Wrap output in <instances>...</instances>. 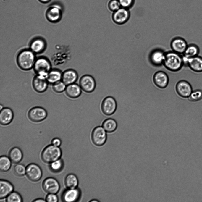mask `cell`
Returning <instances> with one entry per match:
<instances>
[{"label": "cell", "instance_id": "1", "mask_svg": "<svg viewBox=\"0 0 202 202\" xmlns=\"http://www.w3.org/2000/svg\"><path fill=\"white\" fill-rule=\"evenodd\" d=\"M163 65L170 72L179 71L184 66L182 55L172 50L165 52Z\"/></svg>", "mask_w": 202, "mask_h": 202}, {"label": "cell", "instance_id": "2", "mask_svg": "<svg viewBox=\"0 0 202 202\" xmlns=\"http://www.w3.org/2000/svg\"><path fill=\"white\" fill-rule=\"evenodd\" d=\"M35 53L30 49L22 50L18 54L17 63L19 67L25 70L33 68L36 59Z\"/></svg>", "mask_w": 202, "mask_h": 202}, {"label": "cell", "instance_id": "3", "mask_svg": "<svg viewBox=\"0 0 202 202\" xmlns=\"http://www.w3.org/2000/svg\"><path fill=\"white\" fill-rule=\"evenodd\" d=\"M62 154L61 150L59 147L51 144L44 148L41 153V156L44 162L50 164L60 159Z\"/></svg>", "mask_w": 202, "mask_h": 202}, {"label": "cell", "instance_id": "4", "mask_svg": "<svg viewBox=\"0 0 202 202\" xmlns=\"http://www.w3.org/2000/svg\"><path fill=\"white\" fill-rule=\"evenodd\" d=\"M33 68L36 75L46 77L51 70L50 62L44 57L36 59Z\"/></svg>", "mask_w": 202, "mask_h": 202}, {"label": "cell", "instance_id": "5", "mask_svg": "<svg viewBox=\"0 0 202 202\" xmlns=\"http://www.w3.org/2000/svg\"><path fill=\"white\" fill-rule=\"evenodd\" d=\"M106 132L102 126L96 127L91 133V139L93 143L97 146H101L106 143L107 140Z\"/></svg>", "mask_w": 202, "mask_h": 202}, {"label": "cell", "instance_id": "6", "mask_svg": "<svg viewBox=\"0 0 202 202\" xmlns=\"http://www.w3.org/2000/svg\"><path fill=\"white\" fill-rule=\"evenodd\" d=\"M117 104L115 98L111 96L104 98L102 101L101 108L102 112L106 116H111L116 111Z\"/></svg>", "mask_w": 202, "mask_h": 202}, {"label": "cell", "instance_id": "7", "mask_svg": "<svg viewBox=\"0 0 202 202\" xmlns=\"http://www.w3.org/2000/svg\"><path fill=\"white\" fill-rule=\"evenodd\" d=\"M96 82L94 78L88 74L82 76L79 80V85L85 92L91 93L93 92L96 87Z\"/></svg>", "mask_w": 202, "mask_h": 202}, {"label": "cell", "instance_id": "8", "mask_svg": "<svg viewBox=\"0 0 202 202\" xmlns=\"http://www.w3.org/2000/svg\"><path fill=\"white\" fill-rule=\"evenodd\" d=\"M28 117L31 121L35 122H41L47 117V113L46 110L41 107L32 108L29 111Z\"/></svg>", "mask_w": 202, "mask_h": 202}, {"label": "cell", "instance_id": "9", "mask_svg": "<svg viewBox=\"0 0 202 202\" xmlns=\"http://www.w3.org/2000/svg\"><path fill=\"white\" fill-rule=\"evenodd\" d=\"M130 16V13L129 9L121 7L113 12L111 17L114 23L118 25H122L128 21Z\"/></svg>", "mask_w": 202, "mask_h": 202}, {"label": "cell", "instance_id": "10", "mask_svg": "<svg viewBox=\"0 0 202 202\" xmlns=\"http://www.w3.org/2000/svg\"><path fill=\"white\" fill-rule=\"evenodd\" d=\"M62 12V8L60 5L57 4H53L47 10L46 16L50 22H56L61 18Z\"/></svg>", "mask_w": 202, "mask_h": 202}, {"label": "cell", "instance_id": "11", "mask_svg": "<svg viewBox=\"0 0 202 202\" xmlns=\"http://www.w3.org/2000/svg\"><path fill=\"white\" fill-rule=\"evenodd\" d=\"M25 174L28 178L33 182H37L40 180L42 175V170L37 164L31 163L26 168Z\"/></svg>", "mask_w": 202, "mask_h": 202}, {"label": "cell", "instance_id": "12", "mask_svg": "<svg viewBox=\"0 0 202 202\" xmlns=\"http://www.w3.org/2000/svg\"><path fill=\"white\" fill-rule=\"evenodd\" d=\"M165 52L161 49L153 50L150 53L149 59L153 66L159 67L163 65L165 57Z\"/></svg>", "mask_w": 202, "mask_h": 202}, {"label": "cell", "instance_id": "13", "mask_svg": "<svg viewBox=\"0 0 202 202\" xmlns=\"http://www.w3.org/2000/svg\"><path fill=\"white\" fill-rule=\"evenodd\" d=\"M42 187L46 192L55 194L59 192L60 188L58 181L52 177H49L44 180L42 183Z\"/></svg>", "mask_w": 202, "mask_h": 202}, {"label": "cell", "instance_id": "14", "mask_svg": "<svg viewBox=\"0 0 202 202\" xmlns=\"http://www.w3.org/2000/svg\"><path fill=\"white\" fill-rule=\"evenodd\" d=\"M188 46L186 41L180 37L173 38L170 43L171 50L182 55L185 52Z\"/></svg>", "mask_w": 202, "mask_h": 202}, {"label": "cell", "instance_id": "15", "mask_svg": "<svg viewBox=\"0 0 202 202\" xmlns=\"http://www.w3.org/2000/svg\"><path fill=\"white\" fill-rule=\"evenodd\" d=\"M176 90L178 94L184 98H188L193 91L190 83L185 80L178 82L176 85Z\"/></svg>", "mask_w": 202, "mask_h": 202}, {"label": "cell", "instance_id": "16", "mask_svg": "<svg viewBox=\"0 0 202 202\" xmlns=\"http://www.w3.org/2000/svg\"><path fill=\"white\" fill-rule=\"evenodd\" d=\"M153 79L155 84L161 88H166L169 81L168 74L165 72L161 70L154 72L153 75Z\"/></svg>", "mask_w": 202, "mask_h": 202}, {"label": "cell", "instance_id": "17", "mask_svg": "<svg viewBox=\"0 0 202 202\" xmlns=\"http://www.w3.org/2000/svg\"><path fill=\"white\" fill-rule=\"evenodd\" d=\"M49 83L46 77L36 75L33 79L32 85L37 92L42 93L47 89Z\"/></svg>", "mask_w": 202, "mask_h": 202}, {"label": "cell", "instance_id": "18", "mask_svg": "<svg viewBox=\"0 0 202 202\" xmlns=\"http://www.w3.org/2000/svg\"><path fill=\"white\" fill-rule=\"evenodd\" d=\"M80 190L77 188L74 189L67 188L62 193V200L64 202H75L80 198Z\"/></svg>", "mask_w": 202, "mask_h": 202}, {"label": "cell", "instance_id": "19", "mask_svg": "<svg viewBox=\"0 0 202 202\" xmlns=\"http://www.w3.org/2000/svg\"><path fill=\"white\" fill-rule=\"evenodd\" d=\"M78 78L77 72L73 69H68L62 73L61 81L66 85L75 83Z\"/></svg>", "mask_w": 202, "mask_h": 202}, {"label": "cell", "instance_id": "20", "mask_svg": "<svg viewBox=\"0 0 202 202\" xmlns=\"http://www.w3.org/2000/svg\"><path fill=\"white\" fill-rule=\"evenodd\" d=\"M199 53V48L196 44L191 43L188 45L185 52L182 55L184 66H187V61L188 59L198 55Z\"/></svg>", "mask_w": 202, "mask_h": 202}, {"label": "cell", "instance_id": "21", "mask_svg": "<svg viewBox=\"0 0 202 202\" xmlns=\"http://www.w3.org/2000/svg\"><path fill=\"white\" fill-rule=\"evenodd\" d=\"M14 114L11 109L4 107L0 110V123L3 125H7L10 124L13 120Z\"/></svg>", "mask_w": 202, "mask_h": 202}, {"label": "cell", "instance_id": "22", "mask_svg": "<svg viewBox=\"0 0 202 202\" xmlns=\"http://www.w3.org/2000/svg\"><path fill=\"white\" fill-rule=\"evenodd\" d=\"M188 66L193 71L198 73L202 72V57L198 55L189 58L187 64Z\"/></svg>", "mask_w": 202, "mask_h": 202}, {"label": "cell", "instance_id": "23", "mask_svg": "<svg viewBox=\"0 0 202 202\" xmlns=\"http://www.w3.org/2000/svg\"><path fill=\"white\" fill-rule=\"evenodd\" d=\"M81 90L79 85L74 83L66 86L65 93L68 97L75 99L80 96L82 93Z\"/></svg>", "mask_w": 202, "mask_h": 202}, {"label": "cell", "instance_id": "24", "mask_svg": "<svg viewBox=\"0 0 202 202\" xmlns=\"http://www.w3.org/2000/svg\"><path fill=\"white\" fill-rule=\"evenodd\" d=\"M0 198L7 197L14 190L13 185L9 181L4 180L0 181Z\"/></svg>", "mask_w": 202, "mask_h": 202}, {"label": "cell", "instance_id": "25", "mask_svg": "<svg viewBox=\"0 0 202 202\" xmlns=\"http://www.w3.org/2000/svg\"><path fill=\"white\" fill-rule=\"evenodd\" d=\"M46 46V43L44 40L41 38H36L31 41L30 49L35 54L39 53L44 50Z\"/></svg>", "mask_w": 202, "mask_h": 202}, {"label": "cell", "instance_id": "26", "mask_svg": "<svg viewBox=\"0 0 202 202\" xmlns=\"http://www.w3.org/2000/svg\"><path fill=\"white\" fill-rule=\"evenodd\" d=\"M9 157L12 162L14 164H18L22 160L23 158V153L20 148L14 147L9 151Z\"/></svg>", "mask_w": 202, "mask_h": 202}, {"label": "cell", "instance_id": "27", "mask_svg": "<svg viewBox=\"0 0 202 202\" xmlns=\"http://www.w3.org/2000/svg\"><path fill=\"white\" fill-rule=\"evenodd\" d=\"M117 123L114 119L109 118L104 120L102 124V127L108 133L114 132L117 127Z\"/></svg>", "mask_w": 202, "mask_h": 202}, {"label": "cell", "instance_id": "28", "mask_svg": "<svg viewBox=\"0 0 202 202\" xmlns=\"http://www.w3.org/2000/svg\"><path fill=\"white\" fill-rule=\"evenodd\" d=\"M62 73L61 71L58 70H51L46 76L49 83L53 84L61 81Z\"/></svg>", "mask_w": 202, "mask_h": 202}, {"label": "cell", "instance_id": "29", "mask_svg": "<svg viewBox=\"0 0 202 202\" xmlns=\"http://www.w3.org/2000/svg\"><path fill=\"white\" fill-rule=\"evenodd\" d=\"M64 183L68 189H74L77 187L78 180L75 174H70L66 177L64 180Z\"/></svg>", "mask_w": 202, "mask_h": 202}, {"label": "cell", "instance_id": "30", "mask_svg": "<svg viewBox=\"0 0 202 202\" xmlns=\"http://www.w3.org/2000/svg\"><path fill=\"white\" fill-rule=\"evenodd\" d=\"M11 161L8 157L2 156L0 158V169L2 172H7L10 169Z\"/></svg>", "mask_w": 202, "mask_h": 202}, {"label": "cell", "instance_id": "31", "mask_svg": "<svg viewBox=\"0 0 202 202\" xmlns=\"http://www.w3.org/2000/svg\"><path fill=\"white\" fill-rule=\"evenodd\" d=\"M50 164V169L54 173H58L60 172L63 169L64 165L63 160L60 159Z\"/></svg>", "mask_w": 202, "mask_h": 202}, {"label": "cell", "instance_id": "32", "mask_svg": "<svg viewBox=\"0 0 202 202\" xmlns=\"http://www.w3.org/2000/svg\"><path fill=\"white\" fill-rule=\"evenodd\" d=\"M188 98L189 101L193 102L201 100L202 99V90L196 89L193 91Z\"/></svg>", "mask_w": 202, "mask_h": 202}, {"label": "cell", "instance_id": "33", "mask_svg": "<svg viewBox=\"0 0 202 202\" xmlns=\"http://www.w3.org/2000/svg\"><path fill=\"white\" fill-rule=\"evenodd\" d=\"M6 201L7 202H21L22 201V198L18 193L12 192L7 197Z\"/></svg>", "mask_w": 202, "mask_h": 202}, {"label": "cell", "instance_id": "34", "mask_svg": "<svg viewBox=\"0 0 202 202\" xmlns=\"http://www.w3.org/2000/svg\"><path fill=\"white\" fill-rule=\"evenodd\" d=\"M66 85L61 80L52 84V89L56 93H60L65 91Z\"/></svg>", "mask_w": 202, "mask_h": 202}, {"label": "cell", "instance_id": "35", "mask_svg": "<svg viewBox=\"0 0 202 202\" xmlns=\"http://www.w3.org/2000/svg\"><path fill=\"white\" fill-rule=\"evenodd\" d=\"M13 171L14 174L18 176H22L26 173V168L25 166L21 164H16L14 167Z\"/></svg>", "mask_w": 202, "mask_h": 202}, {"label": "cell", "instance_id": "36", "mask_svg": "<svg viewBox=\"0 0 202 202\" xmlns=\"http://www.w3.org/2000/svg\"><path fill=\"white\" fill-rule=\"evenodd\" d=\"M108 6L109 9L113 12L121 7L118 0H110L108 2Z\"/></svg>", "mask_w": 202, "mask_h": 202}, {"label": "cell", "instance_id": "37", "mask_svg": "<svg viewBox=\"0 0 202 202\" xmlns=\"http://www.w3.org/2000/svg\"><path fill=\"white\" fill-rule=\"evenodd\" d=\"M121 7L130 10L134 6L135 0H118Z\"/></svg>", "mask_w": 202, "mask_h": 202}, {"label": "cell", "instance_id": "38", "mask_svg": "<svg viewBox=\"0 0 202 202\" xmlns=\"http://www.w3.org/2000/svg\"><path fill=\"white\" fill-rule=\"evenodd\" d=\"M58 199L55 194L49 193L46 198V201L48 202H57Z\"/></svg>", "mask_w": 202, "mask_h": 202}, {"label": "cell", "instance_id": "39", "mask_svg": "<svg viewBox=\"0 0 202 202\" xmlns=\"http://www.w3.org/2000/svg\"><path fill=\"white\" fill-rule=\"evenodd\" d=\"M61 143L62 141L61 140L58 138H54L51 141L52 144L57 147L59 146Z\"/></svg>", "mask_w": 202, "mask_h": 202}, {"label": "cell", "instance_id": "40", "mask_svg": "<svg viewBox=\"0 0 202 202\" xmlns=\"http://www.w3.org/2000/svg\"><path fill=\"white\" fill-rule=\"evenodd\" d=\"M33 202H46V201L42 198H38L33 201Z\"/></svg>", "mask_w": 202, "mask_h": 202}, {"label": "cell", "instance_id": "41", "mask_svg": "<svg viewBox=\"0 0 202 202\" xmlns=\"http://www.w3.org/2000/svg\"><path fill=\"white\" fill-rule=\"evenodd\" d=\"M41 2L46 3L49 2L50 0H38Z\"/></svg>", "mask_w": 202, "mask_h": 202}]
</instances>
